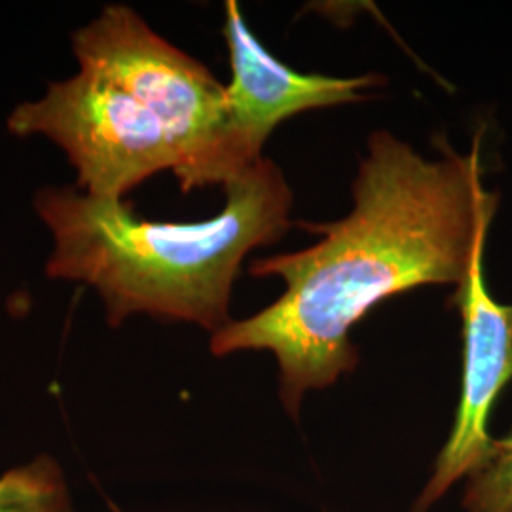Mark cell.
Listing matches in <instances>:
<instances>
[{
	"mask_svg": "<svg viewBox=\"0 0 512 512\" xmlns=\"http://www.w3.org/2000/svg\"><path fill=\"white\" fill-rule=\"evenodd\" d=\"M429 160L393 133L370 135L353 183L348 217L300 228L319 236L308 249L256 260L251 274L277 275L285 293L211 336L213 355L272 351L279 395L296 418L302 397L327 389L359 363L351 330L391 296L421 285H456L486 249L499 194L482 184L480 133L469 154L437 137Z\"/></svg>",
	"mask_w": 512,
	"mask_h": 512,
	"instance_id": "obj_1",
	"label": "cell"
},
{
	"mask_svg": "<svg viewBox=\"0 0 512 512\" xmlns=\"http://www.w3.org/2000/svg\"><path fill=\"white\" fill-rule=\"evenodd\" d=\"M224 192L217 217L177 224L141 219L124 200L42 188L35 209L54 238L46 274L93 287L110 327L147 313L215 334L232 321L243 258L283 238L293 209L291 186L266 158L230 179Z\"/></svg>",
	"mask_w": 512,
	"mask_h": 512,
	"instance_id": "obj_2",
	"label": "cell"
},
{
	"mask_svg": "<svg viewBox=\"0 0 512 512\" xmlns=\"http://www.w3.org/2000/svg\"><path fill=\"white\" fill-rule=\"evenodd\" d=\"M80 69L103 74L137 97L167 129L179 152L173 171L183 192L239 175L230 143L226 86L154 33L128 6H107L73 35Z\"/></svg>",
	"mask_w": 512,
	"mask_h": 512,
	"instance_id": "obj_3",
	"label": "cell"
},
{
	"mask_svg": "<svg viewBox=\"0 0 512 512\" xmlns=\"http://www.w3.org/2000/svg\"><path fill=\"white\" fill-rule=\"evenodd\" d=\"M8 129L18 137L44 135L63 148L78 188L95 198L122 200L148 177L179 165L164 124L122 86L88 69L55 82L38 101L21 103Z\"/></svg>",
	"mask_w": 512,
	"mask_h": 512,
	"instance_id": "obj_4",
	"label": "cell"
},
{
	"mask_svg": "<svg viewBox=\"0 0 512 512\" xmlns=\"http://www.w3.org/2000/svg\"><path fill=\"white\" fill-rule=\"evenodd\" d=\"M484 249L452 298L463 321V378L456 421L435 463V473L412 512H425L461 476L471 475L494 450L490 418L499 393L512 380V304L486 289Z\"/></svg>",
	"mask_w": 512,
	"mask_h": 512,
	"instance_id": "obj_5",
	"label": "cell"
},
{
	"mask_svg": "<svg viewBox=\"0 0 512 512\" xmlns=\"http://www.w3.org/2000/svg\"><path fill=\"white\" fill-rule=\"evenodd\" d=\"M224 37L232 63V82L226 86L230 143L239 171L262 158L266 139L283 120L363 101L365 90L382 84L378 74L340 78L294 71L258 42L234 0L226 2Z\"/></svg>",
	"mask_w": 512,
	"mask_h": 512,
	"instance_id": "obj_6",
	"label": "cell"
},
{
	"mask_svg": "<svg viewBox=\"0 0 512 512\" xmlns=\"http://www.w3.org/2000/svg\"><path fill=\"white\" fill-rule=\"evenodd\" d=\"M0 512H73L59 465L40 456L0 476Z\"/></svg>",
	"mask_w": 512,
	"mask_h": 512,
	"instance_id": "obj_7",
	"label": "cell"
},
{
	"mask_svg": "<svg viewBox=\"0 0 512 512\" xmlns=\"http://www.w3.org/2000/svg\"><path fill=\"white\" fill-rule=\"evenodd\" d=\"M463 507L467 512H512V429L495 440L494 450L469 475Z\"/></svg>",
	"mask_w": 512,
	"mask_h": 512,
	"instance_id": "obj_8",
	"label": "cell"
}]
</instances>
